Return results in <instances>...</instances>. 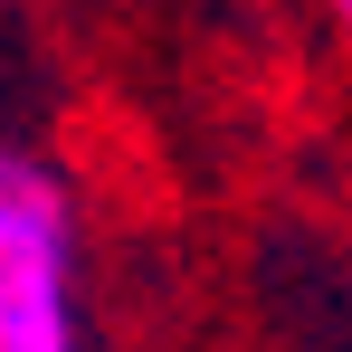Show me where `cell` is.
Wrapping results in <instances>:
<instances>
[{
	"label": "cell",
	"instance_id": "1",
	"mask_svg": "<svg viewBox=\"0 0 352 352\" xmlns=\"http://www.w3.org/2000/svg\"><path fill=\"white\" fill-rule=\"evenodd\" d=\"M0 352H86L76 190L29 143H0Z\"/></svg>",
	"mask_w": 352,
	"mask_h": 352
},
{
	"label": "cell",
	"instance_id": "2",
	"mask_svg": "<svg viewBox=\"0 0 352 352\" xmlns=\"http://www.w3.org/2000/svg\"><path fill=\"white\" fill-rule=\"evenodd\" d=\"M333 19H343V38H352V0H333Z\"/></svg>",
	"mask_w": 352,
	"mask_h": 352
}]
</instances>
